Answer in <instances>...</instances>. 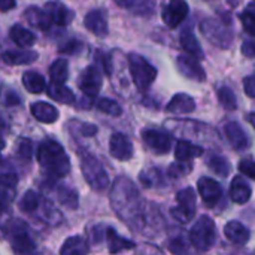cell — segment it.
Segmentation results:
<instances>
[{"mask_svg":"<svg viewBox=\"0 0 255 255\" xmlns=\"http://www.w3.org/2000/svg\"><path fill=\"white\" fill-rule=\"evenodd\" d=\"M176 66H178V70L188 79L203 82L206 78L203 67L199 64L197 58L193 55H179L176 58Z\"/></svg>","mask_w":255,"mask_h":255,"instance_id":"5bb4252c","label":"cell"},{"mask_svg":"<svg viewBox=\"0 0 255 255\" xmlns=\"http://www.w3.org/2000/svg\"><path fill=\"white\" fill-rule=\"evenodd\" d=\"M79 163H81V170H82V175L87 181V184L94 190V191H105L111 181H109V176L103 167V164L90 152L87 151H82L79 149Z\"/></svg>","mask_w":255,"mask_h":255,"instance_id":"3957f363","label":"cell"},{"mask_svg":"<svg viewBox=\"0 0 255 255\" xmlns=\"http://www.w3.org/2000/svg\"><path fill=\"white\" fill-rule=\"evenodd\" d=\"M244 87H245V91L248 94V97L254 99L255 97V78L251 75V76H247L244 79Z\"/></svg>","mask_w":255,"mask_h":255,"instance_id":"bcb514c9","label":"cell"},{"mask_svg":"<svg viewBox=\"0 0 255 255\" xmlns=\"http://www.w3.org/2000/svg\"><path fill=\"white\" fill-rule=\"evenodd\" d=\"M24 18L27 19V22L34 27V28H39V30H48L51 27V19L48 16V13L45 12V9H40V7H36V6H31L28 9L24 10Z\"/></svg>","mask_w":255,"mask_h":255,"instance_id":"d4e9b609","label":"cell"},{"mask_svg":"<svg viewBox=\"0 0 255 255\" xmlns=\"http://www.w3.org/2000/svg\"><path fill=\"white\" fill-rule=\"evenodd\" d=\"M15 7V0H0V10L9 12Z\"/></svg>","mask_w":255,"mask_h":255,"instance_id":"681fc988","label":"cell"},{"mask_svg":"<svg viewBox=\"0 0 255 255\" xmlns=\"http://www.w3.org/2000/svg\"><path fill=\"white\" fill-rule=\"evenodd\" d=\"M49 76L54 84H64L69 78V64L64 58H57L49 67Z\"/></svg>","mask_w":255,"mask_h":255,"instance_id":"d6a6232c","label":"cell"},{"mask_svg":"<svg viewBox=\"0 0 255 255\" xmlns=\"http://www.w3.org/2000/svg\"><path fill=\"white\" fill-rule=\"evenodd\" d=\"M84 25L96 36L99 37H105L109 33L108 28V21L105 16V12L100 9H94L91 12H88L84 18Z\"/></svg>","mask_w":255,"mask_h":255,"instance_id":"ac0fdd59","label":"cell"},{"mask_svg":"<svg viewBox=\"0 0 255 255\" xmlns=\"http://www.w3.org/2000/svg\"><path fill=\"white\" fill-rule=\"evenodd\" d=\"M196 109V102L191 96L179 93L175 94L172 97V100L167 103L166 111L170 114H176V115H184V114H191Z\"/></svg>","mask_w":255,"mask_h":255,"instance_id":"d6986e66","label":"cell"},{"mask_svg":"<svg viewBox=\"0 0 255 255\" xmlns=\"http://www.w3.org/2000/svg\"><path fill=\"white\" fill-rule=\"evenodd\" d=\"M3 148H4V140L0 139V154H1V151H3Z\"/></svg>","mask_w":255,"mask_h":255,"instance_id":"816d5d0a","label":"cell"},{"mask_svg":"<svg viewBox=\"0 0 255 255\" xmlns=\"http://www.w3.org/2000/svg\"><path fill=\"white\" fill-rule=\"evenodd\" d=\"M205 149L190 140H179L176 143V148H175V158L178 161H191L193 158L196 157H200L203 155Z\"/></svg>","mask_w":255,"mask_h":255,"instance_id":"cb8c5ba5","label":"cell"},{"mask_svg":"<svg viewBox=\"0 0 255 255\" xmlns=\"http://www.w3.org/2000/svg\"><path fill=\"white\" fill-rule=\"evenodd\" d=\"M224 235L226 238L235 244V245H245L251 239V233L247 226H244L239 221H230L224 227Z\"/></svg>","mask_w":255,"mask_h":255,"instance_id":"ffe728a7","label":"cell"},{"mask_svg":"<svg viewBox=\"0 0 255 255\" xmlns=\"http://www.w3.org/2000/svg\"><path fill=\"white\" fill-rule=\"evenodd\" d=\"M90 251L87 241L81 236H72L64 241L63 247L60 248L61 255H82Z\"/></svg>","mask_w":255,"mask_h":255,"instance_id":"83f0119b","label":"cell"},{"mask_svg":"<svg viewBox=\"0 0 255 255\" xmlns=\"http://www.w3.org/2000/svg\"><path fill=\"white\" fill-rule=\"evenodd\" d=\"M170 214L181 224L190 223L196 215V191L190 187L179 191L176 196V206L172 208Z\"/></svg>","mask_w":255,"mask_h":255,"instance_id":"ba28073f","label":"cell"},{"mask_svg":"<svg viewBox=\"0 0 255 255\" xmlns=\"http://www.w3.org/2000/svg\"><path fill=\"white\" fill-rule=\"evenodd\" d=\"M181 46L184 48L185 52H188L190 55L196 57V58H203V49L197 40V37L194 36V33L190 28H185L181 33Z\"/></svg>","mask_w":255,"mask_h":255,"instance_id":"f1b7e54d","label":"cell"},{"mask_svg":"<svg viewBox=\"0 0 255 255\" xmlns=\"http://www.w3.org/2000/svg\"><path fill=\"white\" fill-rule=\"evenodd\" d=\"M7 235H9V242H10V247H12L13 253H16V254H28V253H33L36 250V244L30 238L28 227H27L25 223H22L19 220L12 221L9 224Z\"/></svg>","mask_w":255,"mask_h":255,"instance_id":"52a82bcc","label":"cell"},{"mask_svg":"<svg viewBox=\"0 0 255 255\" xmlns=\"http://www.w3.org/2000/svg\"><path fill=\"white\" fill-rule=\"evenodd\" d=\"M43 9L48 13L51 22L57 24V25H69L73 21V16H75L73 10H70L61 1H48Z\"/></svg>","mask_w":255,"mask_h":255,"instance_id":"2e32d148","label":"cell"},{"mask_svg":"<svg viewBox=\"0 0 255 255\" xmlns=\"http://www.w3.org/2000/svg\"><path fill=\"white\" fill-rule=\"evenodd\" d=\"M0 127H3V121L0 120Z\"/></svg>","mask_w":255,"mask_h":255,"instance_id":"f5cc1de1","label":"cell"},{"mask_svg":"<svg viewBox=\"0 0 255 255\" xmlns=\"http://www.w3.org/2000/svg\"><path fill=\"white\" fill-rule=\"evenodd\" d=\"M57 199H58V202H60L63 206H66V208H69V209H76V208H78V203H79V200H78V193H76L73 188L66 187V185H63V187L58 188V191H57Z\"/></svg>","mask_w":255,"mask_h":255,"instance_id":"d590c367","label":"cell"},{"mask_svg":"<svg viewBox=\"0 0 255 255\" xmlns=\"http://www.w3.org/2000/svg\"><path fill=\"white\" fill-rule=\"evenodd\" d=\"M22 85L24 88L28 91V93H33V94H39L45 90L46 84H45V79L40 73L37 72H25L22 75Z\"/></svg>","mask_w":255,"mask_h":255,"instance_id":"1f68e13d","label":"cell"},{"mask_svg":"<svg viewBox=\"0 0 255 255\" xmlns=\"http://www.w3.org/2000/svg\"><path fill=\"white\" fill-rule=\"evenodd\" d=\"M40 205H42V200L34 191H27L18 203L19 209L25 214H34L36 211L40 209Z\"/></svg>","mask_w":255,"mask_h":255,"instance_id":"e575fe53","label":"cell"},{"mask_svg":"<svg viewBox=\"0 0 255 255\" xmlns=\"http://www.w3.org/2000/svg\"><path fill=\"white\" fill-rule=\"evenodd\" d=\"M142 140L143 143L155 154H167L172 148V140L173 137L163 131V130H157V128H143L142 133Z\"/></svg>","mask_w":255,"mask_h":255,"instance_id":"9c48e42d","label":"cell"},{"mask_svg":"<svg viewBox=\"0 0 255 255\" xmlns=\"http://www.w3.org/2000/svg\"><path fill=\"white\" fill-rule=\"evenodd\" d=\"M33 154V145L28 139H19L18 145H16V155L22 160V161H30Z\"/></svg>","mask_w":255,"mask_h":255,"instance_id":"b9f144b4","label":"cell"},{"mask_svg":"<svg viewBox=\"0 0 255 255\" xmlns=\"http://www.w3.org/2000/svg\"><path fill=\"white\" fill-rule=\"evenodd\" d=\"M109 152L120 161H127L133 157V145L123 133H114L109 140Z\"/></svg>","mask_w":255,"mask_h":255,"instance_id":"9a60e30c","label":"cell"},{"mask_svg":"<svg viewBox=\"0 0 255 255\" xmlns=\"http://www.w3.org/2000/svg\"><path fill=\"white\" fill-rule=\"evenodd\" d=\"M37 161L52 178H63L70 172V160L64 152V148L52 139H45L39 145Z\"/></svg>","mask_w":255,"mask_h":255,"instance_id":"7a4b0ae2","label":"cell"},{"mask_svg":"<svg viewBox=\"0 0 255 255\" xmlns=\"http://www.w3.org/2000/svg\"><path fill=\"white\" fill-rule=\"evenodd\" d=\"M190 241L197 251H209L217 241V227L214 220L208 215H202L190 230Z\"/></svg>","mask_w":255,"mask_h":255,"instance_id":"5b68a950","label":"cell"},{"mask_svg":"<svg viewBox=\"0 0 255 255\" xmlns=\"http://www.w3.org/2000/svg\"><path fill=\"white\" fill-rule=\"evenodd\" d=\"M251 196H253L251 185L242 176L233 178L232 185H230V199L238 205H245L250 202Z\"/></svg>","mask_w":255,"mask_h":255,"instance_id":"44dd1931","label":"cell"},{"mask_svg":"<svg viewBox=\"0 0 255 255\" xmlns=\"http://www.w3.org/2000/svg\"><path fill=\"white\" fill-rule=\"evenodd\" d=\"M128 69L134 85L140 91H146L157 78V69L140 54H128Z\"/></svg>","mask_w":255,"mask_h":255,"instance_id":"8992f818","label":"cell"},{"mask_svg":"<svg viewBox=\"0 0 255 255\" xmlns=\"http://www.w3.org/2000/svg\"><path fill=\"white\" fill-rule=\"evenodd\" d=\"M9 36H10V39H12L18 46H21V48H30V46H33V45L36 43V36H34L30 30L24 28V27L19 25V24H16V25H13V27L10 28Z\"/></svg>","mask_w":255,"mask_h":255,"instance_id":"f546056e","label":"cell"},{"mask_svg":"<svg viewBox=\"0 0 255 255\" xmlns=\"http://www.w3.org/2000/svg\"><path fill=\"white\" fill-rule=\"evenodd\" d=\"M169 250H170L172 253H175V254H182V253H187V251H188V247H187V244H185L184 239L178 238V239L170 241Z\"/></svg>","mask_w":255,"mask_h":255,"instance_id":"f6af8a7d","label":"cell"},{"mask_svg":"<svg viewBox=\"0 0 255 255\" xmlns=\"http://www.w3.org/2000/svg\"><path fill=\"white\" fill-rule=\"evenodd\" d=\"M120 7H124L136 15H151L155 9L154 0H114Z\"/></svg>","mask_w":255,"mask_h":255,"instance_id":"484cf974","label":"cell"},{"mask_svg":"<svg viewBox=\"0 0 255 255\" xmlns=\"http://www.w3.org/2000/svg\"><path fill=\"white\" fill-rule=\"evenodd\" d=\"M208 167L214 173H217V175H220L223 178L229 176V173L232 170V166H230L229 160L224 155H211L209 160H208Z\"/></svg>","mask_w":255,"mask_h":255,"instance_id":"836d02e7","label":"cell"},{"mask_svg":"<svg viewBox=\"0 0 255 255\" xmlns=\"http://www.w3.org/2000/svg\"><path fill=\"white\" fill-rule=\"evenodd\" d=\"M224 134L229 140V143L236 149V151H245L250 146V139L245 133V130L238 124L236 121L227 123L224 127Z\"/></svg>","mask_w":255,"mask_h":255,"instance_id":"e0dca14e","label":"cell"},{"mask_svg":"<svg viewBox=\"0 0 255 255\" xmlns=\"http://www.w3.org/2000/svg\"><path fill=\"white\" fill-rule=\"evenodd\" d=\"M229 19L224 21L208 18L200 22V31L202 34L217 48L227 49L233 43V30L229 27Z\"/></svg>","mask_w":255,"mask_h":255,"instance_id":"277c9868","label":"cell"},{"mask_svg":"<svg viewBox=\"0 0 255 255\" xmlns=\"http://www.w3.org/2000/svg\"><path fill=\"white\" fill-rule=\"evenodd\" d=\"M1 61L9 66H24L31 64L37 60V52L34 51H4L0 55Z\"/></svg>","mask_w":255,"mask_h":255,"instance_id":"603a6c76","label":"cell"},{"mask_svg":"<svg viewBox=\"0 0 255 255\" xmlns=\"http://www.w3.org/2000/svg\"><path fill=\"white\" fill-rule=\"evenodd\" d=\"M0 91H1V82H0Z\"/></svg>","mask_w":255,"mask_h":255,"instance_id":"db71d44e","label":"cell"},{"mask_svg":"<svg viewBox=\"0 0 255 255\" xmlns=\"http://www.w3.org/2000/svg\"><path fill=\"white\" fill-rule=\"evenodd\" d=\"M188 4L185 0H169L163 7V21L169 28H176L188 15Z\"/></svg>","mask_w":255,"mask_h":255,"instance_id":"30bf717a","label":"cell"},{"mask_svg":"<svg viewBox=\"0 0 255 255\" xmlns=\"http://www.w3.org/2000/svg\"><path fill=\"white\" fill-rule=\"evenodd\" d=\"M31 115L43 123V124H52L58 120V111L57 108H54L52 105L46 103V102H36L30 106Z\"/></svg>","mask_w":255,"mask_h":255,"instance_id":"7402d4cb","label":"cell"},{"mask_svg":"<svg viewBox=\"0 0 255 255\" xmlns=\"http://www.w3.org/2000/svg\"><path fill=\"white\" fill-rule=\"evenodd\" d=\"M197 190H199V194H200L202 200L209 208H214L221 200V197H223V188H221V185L215 179L208 178V176H203V178L199 179Z\"/></svg>","mask_w":255,"mask_h":255,"instance_id":"4fadbf2b","label":"cell"},{"mask_svg":"<svg viewBox=\"0 0 255 255\" xmlns=\"http://www.w3.org/2000/svg\"><path fill=\"white\" fill-rule=\"evenodd\" d=\"M81 133L85 137H91L97 133V127L94 124H82L81 126Z\"/></svg>","mask_w":255,"mask_h":255,"instance_id":"c3c4849f","label":"cell"},{"mask_svg":"<svg viewBox=\"0 0 255 255\" xmlns=\"http://www.w3.org/2000/svg\"><path fill=\"white\" fill-rule=\"evenodd\" d=\"M48 96L58 102V103H64V105H72L75 102V94L70 88L64 87L63 84H51L49 88L46 90Z\"/></svg>","mask_w":255,"mask_h":255,"instance_id":"4dcf8cb0","label":"cell"},{"mask_svg":"<svg viewBox=\"0 0 255 255\" xmlns=\"http://www.w3.org/2000/svg\"><path fill=\"white\" fill-rule=\"evenodd\" d=\"M241 21H242V24H244V27H245V30L251 34V36H254L255 33V4L251 1L248 6H247V9L242 12V15H241Z\"/></svg>","mask_w":255,"mask_h":255,"instance_id":"ab89813d","label":"cell"},{"mask_svg":"<svg viewBox=\"0 0 255 255\" xmlns=\"http://www.w3.org/2000/svg\"><path fill=\"white\" fill-rule=\"evenodd\" d=\"M218 100L221 103V106L227 111H235L238 108V99H236V94L235 91L227 87V85H223L218 88Z\"/></svg>","mask_w":255,"mask_h":255,"instance_id":"8d00e7d4","label":"cell"},{"mask_svg":"<svg viewBox=\"0 0 255 255\" xmlns=\"http://www.w3.org/2000/svg\"><path fill=\"white\" fill-rule=\"evenodd\" d=\"M94 106H96L99 111H102L103 114H108V115H112V117H120V115L123 114L121 106H120L117 102H114V100H111V99H106V97L97 99L96 103H94Z\"/></svg>","mask_w":255,"mask_h":255,"instance_id":"f35d334b","label":"cell"},{"mask_svg":"<svg viewBox=\"0 0 255 255\" xmlns=\"http://www.w3.org/2000/svg\"><path fill=\"white\" fill-rule=\"evenodd\" d=\"M111 205L115 214L139 233L152 236L160 227L161 217L155 208H149V203L142 200L133 181L126 176L117 178L112 184Z\"/></svg>","mask_w":255,"mask_h":255,"instance_id":"6da1fadb","label":"cell"},{"mask_svg":"<svg viewBox=\"0 0 255 255\" xmlns=\"http://www.w3.org/2000/svg\"><path fill=\"white\" fill-rule=\"evenodd\" d=\"M242 52H244V55H247L248 58H253L255 54L254 40H247V42L242 45Z\"/></svg>","mask_w":255,"mask_h":255,"instance_id":"7dc6e473","label":"cell"},{"mask_svg":"<svg viewBox=\"0 0 255 255\" xmlns=\"http://www.w3.org/2000/svg\"><path fill=\"white\" fill-rule=\"evenodd\" d=\"M106 242H108V248L112 254H117L121 251H128V250H133L136 247L134 242L121 238L114 229L106 230Z\"/></svg>","mask_w":255,"mask_h":255,"instance_id":"4316f807","label":"cell"},{"mask_svg":"<svg viewBox=\"0 0 255 255\" xmlns=\"http://www.w3.org/2000/svg\"><path fill=\"white\" fill-rule=\"evenodd\" d=\"M18 176L15 173L0 175V215L9 212L10 205L16 197Z\"/></svg>","mask_w":255,"mask_h":255,"instance_id":"8fae6325","label":"cell"},{"mask_svg":"<svg viewBox=\"0 0 255 255\" xmlns=\"http://www.w3.org/2000/svg\"><path fill=\"white\" fill-rule=\"evenodd\" d=\"M142 185L145 188H154V187H160L163 184V176L160 173L158 169H148L143 170L139 176Z\"/></svg>","mask_w":255,"mask_h":255,"instance_id":"74e56055","label":"cell"},{"mask_svg":"<svg viewBox=\"0 0 255 255\" xmlns=\"http://www.w3.org/2000/svg\"><path fill=\"white\" fill-rule=\"evenodd\" d=\"M4 103L6 105H9V106H13V105H18L19 103V97L15 94V93H7V96H6V100H4Z\"/></svg>","mask_w":255,"mask_h":255,"instance_id":"f907efd6","label":"cell"},{"mask_svg":"<svg viewBox=\"0 0 255 255\" xmlns=\"http://www.w3.org/2000/svg\"><path fill=\"white\" fill-rule=\"evenodd\" d=\"M239 170L244 173V175H247L250 179H254L255 178V166H254V160H251V158H247V160H242L241 163H239Z\"/></svg>","mask_w":255,"mask_h":255,"instance_id":"ee69618b","label":"cell"},{"mask_svg":"<svg viewBox=\"0 0 255 255\" xmlns=\"http://www.w3.org/2000/svg\"><path fill=\"white\" fill-rule=\"evenodd\" d=\"M102 84H103V81H102V73H100V70H99L96 66L87 67V69L81 73V76H79V79H78L79 88H81L82 93H84L85 96H88V97H96V96L99 94L100 88H102Z\"/></svg>","mask_w":255,"mask_h":255,"instance_id":"7c38bea8","label":"cell"},{"mask_svg":"<svg viewBox=\"0 0 255 255\" xmlns=\"http://www.w3.org/2000/svg\"><path fill=\"white\" fill-rule=\"evenodd\" d=\"M193 170V164L190 161H178L176 164L169 167V176L170 178H181L184 175H188Z\"/></svg>","mask_w":255,"mask_h":255,"instance_id":"60d3db41","label":"cell"},{"mask_svg":"<svg viewBox=\"0 0 255 255\" xmlns=\"http://www.w3.org/2000/svg\"><path fill=\"white\" fill-rule=\"evenodd\" d=\"M84 48V43L81 40H76V39H70L69 42H66L63 46H60V52H64V54H79Z\"/></svg>","mask_w":255,"mask_h":255,"instance_id":"7bdbcfd3","label":"cell"}]
</instances>
